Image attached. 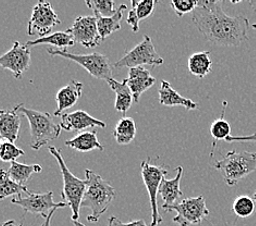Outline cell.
<instances>
[{
  "label": "cell",
  "mask_w": 256,
  "mask_h": 226,
  "mask_svg": "<svg viewBox=\"0 0 256 226\" xmlns=\"http://www.w3.org/2000/svg\"><path fill=\"white\" fill-rule=\"evenodd\" d=\"M164 212L176 211L174 222L180 226H191L200 224L210 216L204 196L186 198L174 206H162Z\"/></svg>",
  "instance_id": "obj_7"
},
{
  "label": "cell",
  "mask_w": 256,
  "mask_h": 226,
  "mask_svg": "<svg viewBox=\"0 0 256 226\" xmlns=\"http://www.w3.org/2000/svg\"><path fill=\"white\" fill-rule=\"evenodd\" d=\"M176 176L172 180H167L166 177L162 180L160 187V194L164 200L162 206H174L179 203L180 198L184 197V192L180 188L181 179L184 176V167L179 166L176 168Z\"/></svg>",
  "instance_id": "obj_18"
},
{
  "label": "cell",
  "mask_w": 256,
  "mask_h": 226,
  "mask_svg": "<svg viewBox=\"0 0 256 226\" xmlns=\"http://www.w3.org/2000/svg\"><path fill=\"white\" fill-rule=\"evenodd\" d=\"M142 176L144 184L148 188L150 198V207H152V224L150 226H157L162 223V218L158 210L157 195L160 193V187L162 185V180L166 177L168 171L162 167L155 166L150 163V159L148 161L142 162Z\"/></svg>",
  "instance_id": "obj_9"
},
{
  "label": "cell",
  "mask_w": 256,
  "mask_h": 226,
  "mask_svg": "<svg viewBox=\"0 0 256 226\" xmlns=\"http://www.w3.org/2000/svg\"><path fill=\"white\" fill-rule=\"evenodd\" d=\"M86 5L94 11L95 16L100 15L102 17H109L114 15L117 12L114 9L116 2L112 0H88Z\"/></svg>",
  "instance_id": "obj_29"
},
{
  "label": "cell",
  "mask_w": 256,
  "mask_h": 226,
  "mask_svg": "<svg viewBox=\"0 0 256 226\" xmlns=\"http://www.w3.org/2000/svg\"><path fill=\"white\" fill-rule=\"evenodd\" d=\"M26 155L24 150L18 147L14 143L4 142L0 146V158L4 162L16 161L18 158Z\"/></svg>",
  "instance_id": "obj_32"
},
{
  "label": "cell",
  "mask_w": 256,
  "mask_h": 226,
  "mask_svg": "<svg viewBox=\"0 0 256 226\" xmlns=\"http://www.w3.org/2000/svg\"><path fill=\"white\" fill-rule=\"evenodd\" d=\"M212 61L210 51L195 52L188 59V71L198 78H204L212 72Z\"/></svg>",
  "instance_id": "obj_24"
},
{
  "label": "cell",
  "mask_w": 256,
  "mask_h": 226,
  "mask_svg": "<svg viewBox=\"0 0 256 226\" xmlns=\"http://www.w3.org/2000/svg\"><path fill=\"white\" fill-rule=\"evenodd\" d=\"M126 9V5L122 4L117 9V12H116V14L112 16L102 17L100 15H96L97 25H98L100 35L102 40H105L112 34L121 29V21H122L124 13Z\"/></svg>",
  "instance_id": "obj_22"
},
{
  "label": "cell",
  "mask_w": 256,
  "mask_h": 226,
  "mask_svg": "<svg viewBox=\"0 0 256 226\" xmlns=\"http://www.w3.org/2000/svg\"><path fill=\"white\" fill-rule=\"evenodd\" d=\"M47 51L52 57L69 59L70 61L80 64L95 78L105 79L106 82L109 78H112V66L109 62V59L104 54L96 52L90 54H76L68 50L52 49V48H48Z\"/></svg>",
  "instance_id": "obj_6"
},
{
  "label": "cell",
  "mask_w": 256,
  "mask_h": 226,
  "mask_svg": "<svg viewBox=\"0 0 256 226\" xmlns=\"http://www.w3.org/2000/svg\"><path fill=\"white\" fill-rule=\"evenodd\" d=\"M2 226H23V223H21L20 225H16V222L14 221V220H10V221L4 222V223L2 224Z\"/></svg>",
  "instance_id": "obj_38"
},
{
  "label": "cell",
  "mask_w": 256,
  "mask_h": 226,
  "mask_svg": "<svg viewBox=\"0 0 256 226\" xmlns=\"http://www.w3.org/2000/svg\"><path fill=\"white\" fill-rule=\"evenodd\" d=\"M227 107H228V101H224L220 118L215 120L210 125V134L212 138H214V143H212V157H214V151L216 149L217 142H219V140H226L228 137L231 136L230 135L231 126L229 124V122L224 120V113Z\"/></svg>",
  "instance_id": "obj_27"
},
{
  "label": "cell",
  "mask_w": 256,
  "mask_h": 226,
  "mask_svg": "<svg viewBox=\"0 0 256 226\" xmlns=\"http://www.w3.org/2000/svg\"><path fill=\"white\" fill-rule=\"evenodd\" d=\"M60 24L62 21L59 20L52 5L50 2L40 1L33 8L31 20L28 21V33L30 36L38 34L40 38L47 37L52 32L54 27Z\"/></svg>",
  "instance_id": "obj_10"
},
{
  "label": "cell",
  "mask_w": 256,
  "mask_h": 226,
  "mask_svg": "<svg viewBox=\"0 0 256 226\" xmlns=\"http://www.w3.org/2000/svg\"><path fill=\"white\" fill-rule=\"evenodd\" d=\"M126 22L129 25L132 27V30L134 33H136L140 30V20L138 19V16L134 13L133 10H130L129 15H128Z\"/></svg>",
  "instance_id": "obj_36"
},
{
  "label": "cell",
  "mask_w": 256,
  "mask_h": 226,
  "mask_svg": "<svg viewBox=\"0 0 256 226\" xmlns=\"http://www.w3.org/2000/svg\"><path fill=\"white\" fill-rule=\"evenodd\" d=\"M42 168L40 164H24L18 161L11 162V166L8 170V174L14 182L26 186L30 177L34 173H40Z\"/></svg>",
  "instance_id": "obj_25"
},
{
  "label": "cell",
  "mask_w": 256,
  "mask_h": 226,
  "mask_svg": "<svg viewBox=\"0 0 256 226\" xmlns=\"http://www.w3.org/2000/svg\"><path fill=\"white\" fill-rule=\"evenodd\" d=\"M156 78L150 75V72L144 66L133 68L129 70V77H128V85L133 94L134 101L140 102V98L143 93L154 86Z\"/></svg>",
  "instance_id": "obj_16"
},
{
  "label": "cell",
  "mask_w": 256,
  "mask_h": 226,
  "mask_svg": "<svg viewBox=\"0 0 256 226\" xmlns=\"http://www.w3.org/2000/svg\"><path fill=\"white\" fill-rule=\"evenodd\" d=\"M68 32L73 35L76 44H81L86 48L100 46L102 41L96 16H78Z\"/></svg>",
  "instance_id": "obj_12"
},
{
  "label": "cell",
  "mask_w": 256,
  "mask_h": 226,
  "mask_svg": "<svg viewBox=\"0 0 256 226\" xmlns=\"http://www.w3.org/2000/svg\"><path fill=\"white\" fill-rule=\"evenodd\" d=\"M12 204L18 205L23 208L26 212L33 213V215H38L42 218H47L50 213L56 209V208H64L68 206L64 201L60 203H54V193H31L28 197L23 198L21 195H18L12 198Z\"/></svg>",
  "instance_id": "obj_11"
},
{
  "label": "cell",
  "mask_w": 256,
  "mask_h": 226,
  "mask_svg": "<svg viewBox=\"0 0 256 226\" xmlns=\"http://www.w3.org/2000/svg\"><path fill=\"white\" fill-rule=\"evenodd\" d=\"M253 199L256 201V192L254 193V195H253Z\"/></svg>",
  "instance_id": "obj_41"
},
{
  "label": "cell",
  "mask_w": 256,
  "mask_h": 226,
  "mask_svg": "<svg viewBox=\"0 0 256 226\" xmlns=\"http://www.w3.org/2000/svg\"><path fill=\"white\" fill-rule=\"evenodd\" d=\"M26 45L28 48L38 45H50L59 48V50H68L69 47H73L76 45V40L73 35L69 33L68 30H66V32L54 33L52 35L47 36V37L28 41Z\"/></svg>",
  "instance_id": "obj_23"
},
{
  "label": "cell",
  "mask_w": 256,
  "mask_h": 226,
  "mask_svg": "<svg viewBox=\"0 0 256 226\" xmlns=\"http://www.w3.org/2000/svg\"><path fill=\"white\" fill-rule=\"evenodd\" d=\"M108 85L110 86V88L114 91L116 95V103H114V108L118 112L122 113L124 117L128 112V110L130 109L132 106V102L134 101L133 98V94L128 85V78L124 79L122 82H118L114 78H109L107 81Z\"/></svg>",
  "instance_id": "obj_20"
},
{
  "label": "cell",
  "mask_w": 256,
  "mask_h": 226,
  "mask_svg": "<svg viewBox=\"0 0 256 226\" xmlns=\"http://www.w3.org/2000/svg\"><path fill=\"white\" fill-rule=\"evenodd\" d=\"M224 2L200 0L193 12L192 21L204 37L217 46L236 47L248 41L250 21L243 15L229 16Z\"/></svg>",
  "instance_id": "obj_1"
},
{
  "label": "cell",
  "mask_w": 256,
  "mask_h": 226,
  "mask_svg": "<svg viewBox=\"0 0 256 226\" xmlns=\"http://www.w3.org/2000/svg\"><path fill=\"white\" fill-rule=\"evenodd\" d=\"M19 112L26 115L30 122L32 135L31 147L35 150H38L52 140L57 139L62 133V126L54 121L50 112L28 109L23 106V103L19 105Z\"/></svg>",
  "instance_id": "obj_4"
},
{
  "label": "cell",
  "mask_w": 256,
  "mask_h": 226,
  "mask_svg": "<svg viewBox=\"0 0 256 226\" xmlns=\"http://www.w3.org/2000/svg\"><path fill=\"white\" fill-rule=\"evenodd\" d=\"M57 210H58V208H56V209H54V210L50 213V216H48V217L45 219V221H44V223L42 224V226H50L52 219V217H54V212H56Z\"/></svg>",
  "instance_id": "obj_37"
},
{
  "label": "cell",
  "mask_w": 256,
  "mask_h": 226,
  "mask_svg": "<svg viewBox=\"0 0 256 226\" xmlns=\"http://www.w3.org/2000/svg\"><path fill=\"white\" fill-rule=\"evenodd\" d=\"M82 90L83 84L76 81V79H71L68 85H66L64 87L58 91L56 97L58 108L54 114L56 117H62L64 111L72 108L78 101V99L81 98Z\"/></svg>",
  "instance_id": "obj_17"
},
{
  "label": "cell",
  "mask_w": 256,
  "mask_h": 226,
  "mask_svg": "<svg viewBox=\"0 0 256 226\" xmlns=\"http://www.w3.org/2000/svg\"><path fill=\"white\" fill-rule=\"evenodd\" d=\"M108 226H148L145 223L144 220H136L129 223H124L119 220L117 217H110L109 218V224Z\"/></svg>",
  "instance_id": "obj_34"
},
{
  "label": "cell",
  "mask_w": 256,
  "mask_h": 226,
  "mask_svg": "<svg viewBox=\"0 0 256 226\" xmlns=\"http://www.w3.org/2000/svg\"><path fill=\"white\" fill-rule=\"evenodd\" d=\"M50 154L57 159L59 163L60 170H62V179H64V188L62 192V200L66 204H68L72 209V219L73 221H78L80 219V211L82 208V203L85 192L88 189V181L81 180L73 174L62 156V152L58 150L54 146H50Z\"/></svg>",
  "instance_id": "obj_3"
},
{
  "label": "cell",
  "mask_w": 256,
  "mask_h": 226,
  "mask_svg": "<svg viewBox=\"0 0 256 226\" xmlns=\"http://www.w3.org/2000/svg\"><path fill=\"white\" fill-rule=\"evenodd\" d=\"M227 143H256V133L248 136H230L226 139Z\"/></svg>",
  "instance_id": "obj_35"
},
{
  "label": "cell",
  "mask_w": 256,
  "mask_h": 226,
  "mask_svg": "<svg viewBox=\"0 0 256 226\" xmlns=\"http://www.w3.org/2000/svg\"><path fill=\"white\" fill-rule=\"evenodd\" d=\"M85 177L88 181V189L84 195L82 207H88L92 210V215L88 217V221L96 223L108 210L117 193L110 183L92 170H85Z\"/></svg>",
  "instance_id": "obj_2"
},
{
  "label": "cell",
  "mask_w": 256,
  "mask_h": 226,
  "mask_svg": "<svg viewBox=\"0 0 256 226\" xmlns=\"http://www.w3.org/2000/svg\"><path fill=\"white\" fill-rule=\"evenodd\" d=\"M164 63V59L158 54L153 44V40L148 35L144 36L142 42L134 47L124 58H121L114 64V68H138L143 65L158 66Z\"/></svg>",
  "instance_id": "obj_8"
},
{
  "label": "cell",
  "mask_w": 256,
  "mask_h": 226,
  "mask_svg": "<svg viewBox=\"0 0 256 226\" xmlns=\"http://www.w3.org/2000/svg\"><path fill=\"white\" fill-rule=\"evenodd\" d=\"M172 7L178 16H184L190 12H194L198 7L196 0H174Z\"/></svg>",
  "instance_id": "obj_33"
},
{
  "label": "cell",
  "mask_w": 256,
  "mask_h": 226,
  "mask_svg": "<svg viewBox=\"0 0 256 226\" xmlns=\"http://www.w3.org/2000/svg\"><path fill=\"white\" fill-rule=\"evenodd\" d=\"M160 94V101L162 106L166 107H184L186 110H195L198 108V105L193 100L181 96L178 91L174 90L172 84L167 81H162L160 88L158 90Z\"/></svg>",
  "instance_id": "obj_19"
},
{
  "label": "cell",
  "mask_w": 256,
  "mask_h": 226,
  "mask_svg": "<svg viewBox=\"0 0 256 226\" xmlns=\"http://www.w3.org/2000/svg\"><path fill=\"white\" fill-rule=\"evenodd\" d=\"M155 0H143V1H136V0H132V9L134 13L138 16V19L141 22L142 20H146L153 14L155 5Z\"/></svg>",
  "instance_id": "obj_31"
},
{
  "label": "cell",
  "mask_w": 256,
  "mask_h": 226,
  "mask_svg": "<svg viewBox=\"0 0 256 226\" xmlns=\"http://www.w3.org/2000/svg\"><path fill=\"white\" fill-rule=\"evenodd\" d=\"M60 126L66 132H81L88 127L105 128L107 124L104 121L93 118L92 115L83 111V110H78L74 112L64 113L62 115Z\"/></svg>",
  "instance_id": "obj_14"
},
{
  "label": "cell",
  "mask_w": 256,
  "mask_h": 226,
  "mask_svg": "<svg viewBox=\"0 0 256 226\" xmlns=\"http://www.w3.org/2000/svg\"><path fill=\"white\" fill-rule=\"evenodd\" d=\"M250 4L252 5V8L254 11H256V0H252V1H250ZM253 28L256 29V24H254L253 25Z\"/></svg>",
  "instance_id": "obj_39"
},
{
  "label": "cell",
  "mask_w": 256,
  "mask_h": 226,
  "mask_svg": "<svg viewBox=\"0 0 256 226\" xmlns=\"http://www.w3.org/2000/svg\"><path fill=\"white\" fill-rule=\"evenodd\" d=\"M22 193L30 195L32 192L28 191L26 186H23L12 180L8 174V171H0V199L4 200L6 197L14 196V195L18 196Z\"/></svg>",
  "instance_id": "obj_28"
},
{
  "label": "cell",
  "mask_w": 256,
  "mask_h": 226,
  "mask_svg": "<svg viewBox=\"0 0 256 226\" xmlns=\"http://www.w3.org/2000/svg\"><path fill=\"white\" fill-rule=\"evenodd\" d=\"M136 135V125L132 118L124 117L114 131V137L119 145L131 144Z\"/></svg>",
  "instance_id": "obj_26"
},
{
  "label": "cell",
  "mask_w": 256,
  "mask_h": 226,
  "mask_svg": "<svg viewBox=\"0 0 256 226\" xmlns=\"http://www.w3.org/2000/svg\"><path fill=\"white\" fill-rule=\"evenodd\" d=\"M73 223H74V226H86V225H84L83 223H81L80 221H73Z\"/></svg>",
  "instance_id": "obj_40"
},
{
  "label": "cell",
  "mask_w": 256,
  "mask_h": 226,
  "mask_svg": "<svg viewBox=\"0 0 256 226\" xmlns=\"http://www.w3.org/2000/svg\"><path fill=\"white\" fill-rule=\"evenodd\" d=\"M0 65L2 69L10 70L16 78L20 79L31 65V50L26 45L16 41L12 49L0 58Z\"/></svg>",
  "instance_id": "obj_13"
},
{
  "label": "cell",
  "mask_w": 256,
  "mask_h": 226,
  "mask_svg": "<svg viewBox=\"0 0 256 226\" xmlns=\"http://www.w3.org/2000/svg\"><path fill=\"white\" fill-rule=\"evenodd\" d=\"M232 210L240 218L251 217L255 211V200L251 197L246 196V195H242V196L236 198Z\"/></svg>",
  "instance_id": "obj_30"
},
{
  "label": "cell",
  "mask_w": 256,
  "mask_h": 226,
  "mask_svg": "<svg viewBox=\"0 0 256 226\" xmlns=\"http://www.w3.org/2000/svg\"><path fill=\"white\" fill-rule=\"evenodd\" d=\"M229 186H234L256 170V152L230 151L215 163Z\"/></svg>",
  "instance_id": "obj_5"
},
{
  "label": "cell",
  "mask_w": 256,
  "mask_h": 226,
  "mask_svg": "<svg viewBox=\"0 0 256 226\" xmlns=\"http://www.w3.org/2000/svg\"><path fill=\"white\" fill-rule=\"evenodd\" d=\"M66 146L80 152H88L95 149L100 151L104 150V146L100 143L98 137H97V131L80 133L78 136L66 140Z\"/></svg>",
  "instance_id": "obj_21"
},
{
  "label": "cell",
  "mask_w": 256,
  "mask_h": 226,
  "mask_svg": "<svg viewBox=\"0 0 256 226\" xmlns=\"http://www.w3.org/2000/svg\"><path fill=\"white\" fill-rule=\"evenodd\" d=\"M21 128V117L19 105L12 110H2L0 112V137L16 143L19 139Z\"/></svg>",
  "instance_id": "obj_15"
}]
</instances>
